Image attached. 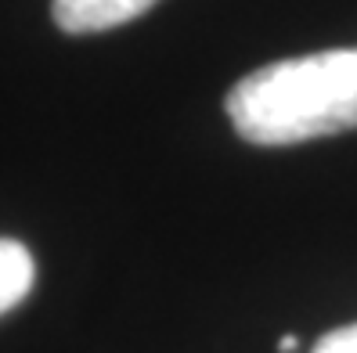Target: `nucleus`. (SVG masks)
I'll return each mask as SVG.
<instances>
[{
    "label": "nucleus",
    "mask_w": 357,
    "mask_h": 353,
    "mask_svg": "<svg viewBox=\"0 0 357 353\" xmlns=\"http://www.w3.org/2000/svg\"><path fill=\"white\" fill-rule=\"evenodd\" d=\"M224 109L231 127L264 148L357 130V47L271 61L231 87Z\"/></svg>",
    "instance_id": "f257e3e1"
},
{
    "label": "nucleus",
    "mask_w": 357,
    "mask_h": 353,
    "mask_svg": "<svg viewBox=\"0 0 357 353\" xmlns=\"http://www.w3.org/2000/svg\"><path fill=\"white\" fill-rule=\"evenodd\" d=\"M155 4L159 0H51V18L61 33L83 36L127 26Z\"/></svg>",
    "instance_id": "f03ea898"
},
{
    "label": "nucleus",
    "mask_w": 357,
    "mask_h": 353,
    "mask_svg": "<svg viewBox=\"0 0 357 353\" xmlns=\"http://www.w3.org/2000/svg\"><path fill=\"white\" fill-rule=\"evenodd\" d=\"M36 281V263L33 253L15 242V238H0V314H8L11 306H18Z\"/></svg>",
    "instance_id": "7ed1b4c3"
},
{
    "label": "nucleus",
    "mask_w": 357,
    "mask_h": 353,
    "mask_svg": "<svg viewBox=\"0 0 357 353\" xmlns=\"http://www.w3.org/2000/svg\"><path fill=\"white\" fill-rule=\"evenodd\" d=\"M314 353H357V324H347V328H335L328 336L318 339Z\"/></svg>",
    "instance_id": "20e7f679"
},
{
    "label": "nucleus",
    "mask_w": 357,
    "mask_h": 353,
    "mask_svg": "<svg viewBox=\"0 0 357 353\" xmlns=\"http://www.w3.org/2000/svg\"><path fill=\"white\" fill-rule=\"evenodd\" d=\"M278 350H282V353H289V350H296V336H282Z\"/></svg>",
    "instance_id": "39448f33"
}]
</instances>
